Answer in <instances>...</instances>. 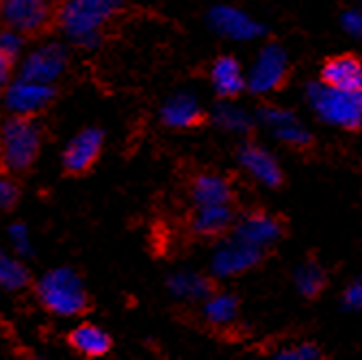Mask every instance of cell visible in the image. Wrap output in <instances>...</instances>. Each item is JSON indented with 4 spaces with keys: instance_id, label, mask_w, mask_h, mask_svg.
<instances>
[{
    "instance_id": "1",
    "label": "cell",
    "mask_w": 362,
    "mask_h": 360,
    "mask_svg": "<svg viewBox=\"0 0 362 360\" xmlns=\"http://www.w3.org/2000/svg\"><path fill=\"white\" fill-rule=\"evenodd\" d=\"M122 0H68L59 11V24L83 48L98 44L100 28L119 11Z\"/></svg>"
},
{
    "instance_id": "2",
    "label": "cell",
    "mask_w": 362,
    "mask_h": 360,
    "mask_svg": "<svg viewBox=\"0 0 362 360\" xmlns=\"http://www.w3.org/2000/svg\"><path fill=\"white\" fill-rule=\"evenodd\" d=\"M37 298L50 313L59 317H74L87 310L89 298L83 286V280L76 272L59 267L48 272L37 282Z\"/></svg>"
},
{
    "instance_id": "3",
    "label": "cell",
    "mask_w": 362,
    "mask_h": 360,
    "mask_svg": "<svg viewBox=\"0 0 362 360\" xmlns=\"http://www.w3.org/2000/svg\"><path fill=\"white\" fill-rule=\"evenodd\" d=\"M0 146H3L5 166L13 172H24L33 166L40 154L42 133L30 115L9 117L0 128Z\"/></svg>"
},
{
    "instance_id": "4",
    "label": "cell",
    "mask_w": 362,
    "mask_h": 360,
    "mask_svg": "<svg viewBox=\"0 0 362 360\" xmlns=\"http://www.w3.org/2000/svg\"><path fill=\"white\" fill-rule=\"evenodd\" d=\"M362 93L341 91L325 83H313L308 87V100L317 109V113L330 124H337L347 130H356L362 126Z\"/></svg>"
},
{
    "instance_id": "5",
    "label": "cell",
    "mask_w": 362,
    "mask_h": 360,
    "mask_svg": "<svg viewBox=\"0 0 362 360\" xmlns=\"http://www.w3.org/2000/svg\"><path fill=\"white\" fill-rule=\"evenodd\" d=\"M0 18L22 35L40 33L50 24L52 0H0Z\"/></svg>"
},
{
    "instance_id": "6",
    "label": "cell",
    "mask_w": 362,
    "mask_h": 360,
    "mask_svg": "<svg viewBox=\"0 0 362 360\" xmlns=\"http://www.w3.org/2000/svg\"><path fill=\"white\" fill-rule=\"evenodd\" d=\"M286 74H288V63L284 50L276 44H269L267 48H262V52L256 59V65L247 81L250 91L269 93L274 89H280L286 83Z\"/></svg>"
},
{
    "instance_id": "7",
    "label": "cell",
    "mask_w": 362,
    "mask_h": 360,
    "mask_svg": "<svg viewBox=\"0 0 362 360\" xmlns=\"http://www.w3.org/2000/svg\"><path fill=\"white\" fill-rule=\"evenodd\" d=\"M103 141H105V135L100 128L81 130L63 152V170L72 176H81L89 172L103 152Z\"/></svg>"
},
{
    "instance_id": "8",
    "label": "cell",
    "mask_w": 362,
    "mask_h": 360,
    "mask_svg": "<svg viewBox=\"0 0 362 360\" xmlns=\"http://www.w3.org/2000/svg\"><path fill=\"white\" fill-rule=\"evenodd\" d=\"M54 93L57 91L50 83L20 79L18 83L9 85L5 93V103L16 115H35L54 100Z\"/></svg>"
},
{
    "instance_id": "9",
    "label": "cell",
    "mask_w": 362,
    "mask_h": 360,
    "mask_svg": "<svg viewBox=\"0 0 362 360\" xmlns=\"http://www.w3.org/2000/svg\"><path fill=\"white\" fill-rule=\"evenodd\" d=\"M65 65H68V54H65L63 46L48 44L24 59L20 79L35 83H52L65 70Z\"/></svg>"
},
{
    "instance_id": "10",
    "label": "cell",
    "mask_w": 362,
    "mask_h": 360,
    "mask_svg": "<svg viewBox=\"0 0 362 360\" xmlns=\"http://www.w3.org/2000/svg\"><path fill=\"white\" fill-rule=\"evenodd\" d=\"M262 252L256 245H250L241 239H233L230 243H226L223 248H219L215 252L213 258V272L217 276H235L241 272H247L252 267H256L262 260Z\"/></svg>"
},
{
    "instance_id": "11",
    "label": "cell",
    "mask_w": 362,
    "mask_h": 360,
    "mask_svg": "<svg viewBox=\"0 0 362 360\" xmlns=\"http://www.w3.org/2000/svg\"><path fill=\"white\" fill-rule=\"evenodd\" d=\"M209 22L211 26L223 37L230 40H256L265 33V26L260 22H256L254 18L245 16L243 11L235 9V7H215L209 13Z\"/></svg>"
},
{
    "instance_id": "12",
    "label": "cell",
    "mask_w": 362,
    "mask_h": 360,
    "mask_svg": "<svg viewBox=\"0 0 362 360\" xmlns=\"http://www.w3.org/2000/svg\"><path fill=\"white\" fill-rule=\"evenodd\" d=\"M321 83L341 91L362 93V59L356 54H337L323 63Z\"/></svg>"
},
{
    "instance_id": "13",
    "label": "cell",
    "mask_w": 362,
    "mask_h": 360,
    "mask_svg": "<svg viewBox=\"0 0 362 360\" xmlns=\"http://www.w3.org/2000/svg\"><path fill=\"white\" fill-rule=\"evenodd\" d=\"M282 231H284V226L278 217H274L265 211H256V213H250L237 226L235 237L250 245L265 250L267 245L276 243L282 237Z\"/></svg>"
},
{
    "instance_id": "14",
    "label": "cell",
    "mask_w": 362,
    "mask_h": 360,
    "mask_svg": "<svg viewBox=\"0 0 362 360\" xmlns=\"http://www.w3.org/2000/svg\"><path fill=\"white\" fill-rule=\"evenodd\" d=\"M239 161L243 163V168L258 178L260 182H265L267 187H278L282 182V172L278 161L256 144H245L239 152Z\"/></svg>"
},
{
    "instance_id": "15",
    "label": "cell",
    "mask_w": 362,
    "mask_h": 360,
    "mask_svg": "<svg viewBox=\"0 0 362 360\" xmlns=\"http://www.w3.org/2000/svg\"><path fill=\"white\" fill-rule=\"evenodd\" d=\"M211 79H213L215 91L221 98H237L247 87V81H245L243 70H241V63L235 57H219L213 63Z\"/></svg>"
},
{
    "instance_id": "16",
    "label": "cell",
    "mask_w": 362,
    "mask_h": 360,
    "mask_svg": "<svg viewBox=\"0 0 362 360\" xmlns=\"http://www.w3.org/2000/svg\"><path fill=\"white\" fill-rule=\"evenodd\" d=\"M68 343L74 352L87 356V358H100V356H107L113 341L111 337L103 330L98 328L93 323H81L76 328L68 335Z\"/></svg>"
},
{
    "instance_id": "17",
    "label": "cell",
    "mask_w": 362,
    "mask_h": 360,
    "mask_svg": "<svg viewBox=\"0 0 362 360\" xmlns=\"http://www.w3.org/2000/svg\"><path fill=\"white\" fill-rule=\"evenodd\" d=\"M163 122L172 128H195L200 126L206 115L200 109V105L195 103V98L189 93H180L163 107Z\"/></svg>"
},
{
    "instance_id": "18",
    "label": "cell",
    "mask_w": 362,
    "mask_h": 360,
    "mask_svg": "<svg viewBox=\"0 0 362 360\" xmlns=\"http://www.w3.org/2000/svg\"><path fill=\"white\" fill-rule=\"evenodd\" d=\"M191 198L195 207H206V204H230L233 202V189H230L228 180L213 174L197 176L191 185Z\"/></svg>"
},
{
    "instance_id": "19",
    "label": "cell",
    "mask_w": 362,
    "mask_h": 360,
    "mask_svg": "<svg viewBox=\"0 0 362 360\" xmlns=\"http://www.w3.org/2000/svg\"><path fill=\"white\" fill-rule=\"evenodd\" d=\"M233 221H235V213L230 209V204H206V207H197L193 228L197 235L217 237L223 231H228Z\"/></svg>"
},
{
    "instance_id": "20",
    "label": "cell",
    "mask_w": 362,
    "mask_h": 360,
    "mask_svg": "<svg viewBox=\"0 0 362 360\" xmlns=\"http://www.w3.org/2000/svg\"><path fill=\"white\" fill-rule=\"evenodd\" d=\"M168 286L174 296L180 298H211L213 296V282L200 274H191V272H182V274H174L168 280Z\"/></svg>"
},
{
    "instance_id": "21",
    "label": "cell",
    "mask_w": 362,
    "mask_h": 360,
    "mask_svg": "<svg viewBox=\"0 0 362 360\" xmlns=\"http://www.w3.org/2000/svg\"><path fill=\"white\" fill-rule=\"evenodd\" d=\"M30 282L28 269L20 263V260L7 256L0 250V286H5L9 291H20Z\"/></svg>"
},
{
    "instance_id": "22",
    "label": "cell",
    "mask_w": 362,
    "mask_h": 360,
    "mask_svg": "<svg viewBox=\"0 0 362 360\" xmlns=\"http://www.w3.org/2000/svg\"><path fill=\"white\" fill-rule=\"evenodd\" d=\"M237 298L226 296V293H219V296H211L206 300L204 306V315L213 325H221V323H230L237 317Z\"/></svg>"
},
{
    "instance_id": "23",
    "label": "cell",
    "mask_w": 362,
    "mask_h": 360,
    "mask_svg": "<svg viewBox=\"0 0 362 360\" xmlns=\"http://www.w3.org/2000/svg\"><path fill=\"white\" fill-rule=\"evenodd\" d=\"M295 282H298V289H300L302 296L313 300V298L321 296V291L325 289L327 278H325V272H323L319 265L306 263V265L298 272V276H295Z\"/></svg>"
},
{
    "instance_id": "24",
    "label": "cell",
    "mask_w": 362,
    "mask_h": 360,
    "mask_svg": "<svg viewBox=\"0 0 362 360\" xmlns=\"http://www.w3.org/2000/svg\"><path fill=\"white\" fill-rule=\"evenodd\" d=\"M215 120H217V124L221 128L233 130V133H247V130L252 128L250 117L241 109H237L233 105H219V109L215 113Z\"/></svg>"
},
{
    "instance_id": "25",
    "label": "cell",
    "mask_w": 362,
    "mask_h": 360,
    "mask_svg": "<svg viewBox=\"0 0 362 360\" xmlns=\"http://www.w3.org/2000/svg\"><path fill=\"white\" fill-rule=\"evenodd\" d=\"M274 133H276L282 141H286V144H291V146H295V148H306V146L313 144L310 133H308V130H306L302 124H298V120L291 122V124H284V126H280V128H276Z\"/></svg>"
},
{
    "instance_id": "26",
    "label": "cell",
    "mask_w": 362,
    "mask_h": 360,
    "mask_svg": "<svg viewBox=\"0 0 362 360\" xmlns=\"http://www.w3.org/2000/svg\"><path fill=\"white\" fill-rule=\"evenodd\" d=\"M22 48V33L13 30V28H3L0 30V54H5L7 59H16L18 52Z\"/></svg>"
},
{
    "instance_id": "27",
    "label": "cell",
    "mask_w": 362,
    "mask_h": 360,
    "mask_svg": "<svg viewBox=\"0 0 362 360\" xmlns=\"http://www.w3.org/2000/svg\"><path fill=\"white\" fill-rule=\"evenodd\" d=\"M258 115H260V120H262V122L269 124L274 130H276V128H280V126H284V124L295 122V115H293V113L282 111V109H278V107H262Z\"/></svg>"
},
{
    "instance_id": "28",
    "label": "cell",
    "mask_w": 362,
    "mask_h": 360,
    "mask_svg": "<svg viewBox=\"0 0 362 360\" xmlns=\"http://www.w3.org/2000/svg\"><path fill=\"white\" fill-rule=\"evenodd\" d=\"M278 358H284V360H313V358H319L321 352L310 345V343H304V345H295L291 349H282L276 354Z\"/></svg>"
},
{
    "instance_id": "29",
    "label": "cell",
    "mask_w": 362,
    "mask_h": 360,
    "mask_svg": "<svg viewBox=\"0 0 362 360\" xmlns=\"http://www.w3.org/2000/svg\"><path fill=\"white\" fill-rule=\"evenodd\" d=\"M18 187L9 178H0V209H11L18 202Z\"/></svg>"
},
{
    "instance_id": "30",
    "label": "cell",
    "mask_w": 362,
    "mask_h": 360,
    "mask_svg": "<svg viewBox=\"0 0 362 360\" xmlns=\"http://www.w3.org/2000/svg\"><path fill=\"white\" fill-rule=\"evenodd\" d=\"M9 237L20 254H30V239H28V231L24 223H13L9 228Z\"/></svg>"
},
{
    "instance_id": "31",
    "label": "cell",
    "mask_w": 362,
    "mask_h": 360,
    "mask_svg": "<svg viewBox=\"0 0 362 360\" xmlns=\"http://www.w3.org/2000/svg\"><path fill=\"white\" fill-rule=\"evenodd\" d=\"M343 302H345L347 308H354V310L362 308V278L347 286L345 296H343Z\"/></svg>"
},
{
    "instance_id": "32",
    "label": "cell",
    "mask_w": 362,
    "mask_h": 360,
    "mask_svg": "<svg viewBox=\"0 0 362 360\" xmlns=\"http://www.w3.org/2000/svg\"><path fill=\"white\" fill-rule=\"evenodd\" d=\"M343 24H345V28L351 33V35L362 37V11H349V13H345Z\"/></svg>"
},
{
    "instance_id": "33",
    "label": "cell",
    "mask_w": 362,
    "mask_h": 360,
    "mask_svg": "<svg viewBox=\"0 0 362 360\" xmlns=\"http://www.w3.org/2000/svg\"><path fill=\"white\" fill-rule=\"evenodd\" d=\"M11 59H7L5 54H0V93L5 91L7 83H9V74H11Z\"/></svg>"
},
{
    "instance_id": "34",
    "label": "cell",
    "mask_w": 362,
    "mask_h": 360,
    "mask_svg": "<svg viewBox=\"0 0 362 360\" xmlns=\"http://www.w3.org/2000/svg\"><path fill=\"white\" fill-rule=\"evenodd\" d=\"M360 103H362V95H360Z\"/></svg>"
}]
</instances>
